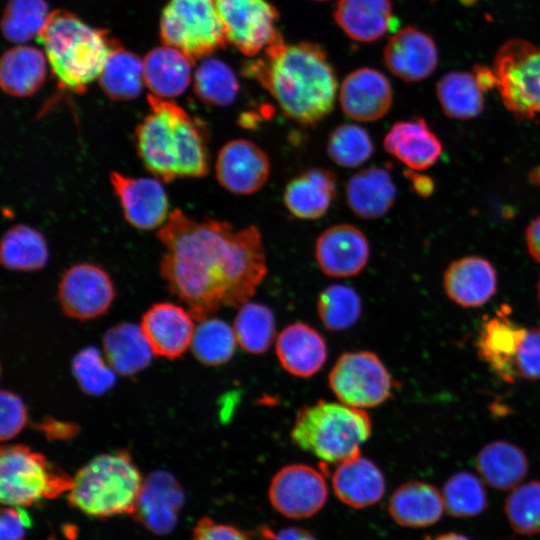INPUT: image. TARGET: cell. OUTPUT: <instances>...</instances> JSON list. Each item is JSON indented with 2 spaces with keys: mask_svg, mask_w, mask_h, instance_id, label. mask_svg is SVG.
<instances>
[{
  "mask_svg": "<svg viewBox=\"0 0 540 540\" xmlns=\"http://www.w3.org/2000/svg\"><path fill=\"white\" fill-rule=\"evenodd\" d=\"M474 75L483 91L497 87V78L493 69H489L486 66H476L474 69Z\"/></svg>",
  "mask_w": 540,
  "mask_h": 540,
  "instance_id": "db71d44e",
  "label": "cell"
},
{
  "mask_svg": "<svg viewBox=\"0 0 540 540\" xmlns=\"http://www.w3.org/2000/svg\"><path fill=\"white\" fill-rule=\"evenodd\" d=\"M387 153L409 169L423 171L433 166L442 154V143L423 118L394 123L386 133Z\"/></svg>",
  "mask_w": 540,
  "mask_h": 540,
  "instance_id": "603a6c76",
  "label": "cell"
},
{
  "mask_svg": "<svg viewBox=\"0 0 540 540\" xmlns=\"http://www.w3.org/2000/svg\"><path fill=\"white\" fill-rule=\"evenodd\" d=\"M328 486L321 471L306 464L282 467L272 478L268 498L272 507L290 519L309 518L326 503Z\"/></svg>",
  "mask_w": 540,
  "mask_h": 540,
  "instance_id": "7c38bea8",
  "label": "cell"
},
{
  "mask_svg": "<svg viewBox=\"0 0 540 540\" xmlns=\"http://www.w3.org/2000/svg\"><path fill=\"white\" fill-rule=\"evenodd\" d=\"M102 91L112 100L128 101L141 93L144 62L117 42L109 53L98 77Z\"/></svg>",
  "mask_w": 540,
  "mask_h": 540,
  "instance_id": "836d02e7",
  "label": "cell"
},
{
  "mask_svg": "<svg viewBox=\"0 0 540 540\" xmlns=\"http://www.w3.org/2000/svg\"><path fill=\"white\" fill-rule=\"evenodd\" d=\"M343 113L358 122H374L384 117L393 102V90L387 77L372 68L349 73L339 88Z\"/></svg>",
  "mask_w": 540,
  "mask_h": 540,
  "instance_id": "d6986e66",
  "label": "cell"
},
{
  "mask_svg": "<svg viewBox=\"0 0 540 540\" xmlns=\"http://www.w3.org/2000/svg\"><path fill=\"white\" fill-rule=\"evenodd\" d=\"M406 177L410 180L414 191L422 197L429 196L433 191L432 179L419 174L415 170H408L405 172Z\"/></svg>",
  "mask_w": 540,
  "mask_h": 540,
  "instance_id": "f5cc1de1",
  "label": "cell"
},
{
  "mask_svg": "<svg viewBox=\"0 0 540 540\" xmlns=\"http://www.w3.org/2000/svg\"><path fill=\"white\" fill-rule=\"evenodd\" d=\"M433 540H470L467 536L456 533V532H447L438 535Z\"/></svg>",
  "mask_w": 540,
  "mask_h": 540,
  "instance_id": "9f6ffc18",
  "label": "cell"
},
{
  "mask_svg": "<svg viewBox=\"0 0 540 540\" xmlns=\"http://www.w3.org/2000/svg\"><path fill=\"white\" fill-rule=\"evenodd\" d=\"M73 486V477L44 455L15 444L1 448L0 499L3 505L26 507L53 499Z\"/></svg>",
  "mask_w": 540,
  "mask_h": 540,
  "instance_id": "52a82bcc",
  "label": "cell"
},
{
  "mask_svg": "<svg viewBox=\"0 0 540 540\" xmlns=\"http://www.w3.org/2000/svg\"><path fill=\"white\" fill-rule=\"evenodd\" d=\"M316 1H327V0H316Z\"/></svg>",
  "mask_w": 540,
  "mask_h": 540,
  "instance_id": "680465c9",
  "label": "cell"
},
{
  "mask_svg": "<svg viewBox=\"0 0 540 540\" xmlns=\"http://www.w3.org/2000/svg\"><path fill=\"white\" fill-rule=\"evenodd\" d=\"M332 488L342 503L363 509L381 500L386 482L379 467L359 455L338 464L332 475Z\"/></svg>",
  "mask_w": 540,
  "mask_h": 540,
  "instance_id": "484cf974",
  "label": "cell"
},
{
  "mask_svg": "<svg viewBox=\"0 0 540 540\" xmlns=\"http://www.w3.org/2000/svg\"><path fill=\"white\" fill-rule=\"evenodd\" d=\"M143 481L128 452L104 453L77 471L67 498L71 506L92 517L131 515Z\"/></svg>",
  "mask_w": 540,
  "mask_h": 540,
  "instance_id": "8992f818",
  "label": "cell"
},
{
  "mask_svg": "<svg viewBox=\"0 0 540 540\" xmlns=\"http://www.w3.org/2000/svg\"><path fill=\"white\" fill-rule=\"evenodd\" d=\"M396 185L382 167H369L354 173L345 187L346 203L359 218L374 220L386 215L396 199Z\"/></svg>",
  "mask_w": 540,
  "mask_h": 540,
  "instance_id": "4316f807",
  "label": "cell"
},
{
  "mask_svg": "<svg viewBox=\"0 0 540 540\" xmlns=\"http://www.w3.org/2000/svg\"><path fill=\"white\" fill-rule=\"evenodd\" d=\"M72 372L80 388L87 394L100 395L115 383L116 372L93 347L81 350L72 361Z\"/></svg>",
  "mask_w": 540,
  "mask_h": 540,
  "instance_id": "f6af8a7d",
  "label": "cell"
},
{
  "mask_svg": "<svg viewBox=\"0 0 540 540\" xmlns=\"http://www.w3.org/2000/svg\"><path fill=\"white\" fill-rule=\"evenodd\" d=\"M498 277L490 261L466 256L453 261L443 274L448 298L463 308L481 307L497 292Z\"/></svg>",
  "mask_w": 540,
  "mask_h": 540,
  "instance_id": "7402d4cb",
  "label": "cell"
},
{
  "mask_svg": "<svg viewBox=\"0 0 540 540\" xmlns=\"http://www.w3.org/2000/svg\"><path fill=\"white\" fill-rule=\"evenodd\" d=\"M233 329L240 347L252 354L265 353L275 337V316L266 305L245 302L234 319Z\"/></svg>",
  "mask_w": 540,
  "mask_h": 540,
  "instance_id": "8d00e7d4",
  "label": "cell"
},
{
  "mask_svg": "<svg viewBox=\"0 0 540 540\" xmlns=\"http://www.w3.org/2000/svg\"><path fill=\"white\" fill-rule=\"evenodd\" d=\"M160 37L193 61L228 43L214 0H170L161 14Z\"/></svg>",
  "mask_w": 540,
  "mask_h": 540,
  "instance_id": "ba28073f",
  "label": "cell"
},
{
  "mask_svg": "<svg viewBox=\"0 0 540 540\" xmlns=\"http://www.w3.org/2000/svg\"><path fill=\"white\" fill-rule=\"evenodd\" d=\"M537 295H538V301H539V305H540V277H539L538 284H537Z\"/></svg>",
  "mask_w": 540,
  "mask_h": 540,
  "instance_id": "6f0895ef",
  "label": "cell"
},
{
  "mask_svg": "<svg viewBox=\"0 0 540 540\" xmlns=\"http://www.w3.org/2000/svg\"><path fill=\"white\" fill-rule=\"evenodd\" d=\"M518 377L540 380V327L527 330L515 362Z\"/></svg>",
  "mask_w": 540,
  "mask_h": 540,
  "instance_id": "7dc6e473",
  "label": "cell"
},
{
  "mask_svg": "<svg viewBox=\"0 0 540 540\" xmlns=\"http://www.w3.org/2000/svg\"><path fill=\"white\" fill-rule=\"evenodd\" d=\"M483 90L474 73L449 72L437 82L436 95L445 115L456 120H470L484 109Z\"/></svg>",
  "mask_w": 540,
  "mask_h": 540,
  "instance_id": "d590c367",
  "label": "cell"
},
{
  "mask_svg": "<svg viewBox=\"0 0 540 540\" xmlns=\"http://www.w3.org/2000/svg\"><path fill=\"white\" fill-rule=\"evenodd\" d=\"M264 53V57L244 64L243 74L257 80L287 118L314 125L333 110L338 81L320 45L281 41Z\"/></svg>",
  "mask_w": 540,
  "mask_h": 540,
  "instance_id": "7a4b0ae2",
  "label": "cell"
},
{
  "mask_svg": "<svg viewBox=\"0 0 540 540\" xmlns=\"http://www.w3.org/2000/svg\"><path fill=\"white\" fill-rule=\"evenodd\" d=\"M275 351L282 368L300 378L315 375L327 359V346L323 336L302 322L292 323L280 332Z\"/></svg>",
  "mask_w": 540,
  "mask_h": 540,
  "instance_id": "d4e9b609",
  "label": "cell"
},
{
  "mask_svg": "<svg viewBox=\"0 0 540 540\" xmlns=\"http://www.w3.org/2000/svg\"><path fill=\"white\" fill-rule=\"evenodd\" d=\"M29 526V516L22 507L7 506L2 509L1 540H23Z\"/></svg>",
  "mask_w": 540,
  "mask_h": 540,
  "instance_id": "681fc988",
  "label": "cell"
},
{
  "mask_svg": "<svg viewBox=\"0 0 540 540\" xmlns=\"http://www.w3.org/2000/svg\"><path fill=\"white\" fill-rule=\"evenodd\" d=\"M383 59L388 70L406 82L428 78L438 65L434 39L422 30L407 26L387 42Z\"/></svg>",
  "mask_w": 540,
  "mask_h": 540,
  "instance_id": "ffe728a7",
  "label": "cell"
},
{
  "mask_svg": "<svg viewBox=\"0 0 540 540\" xmlns=\"http://www.w3.org/2000/svg\"><path fill=\"white\" fill-rule=\"evenodd\" d=\"M374 143L369 132L360 125L345 123L328 136L327 154L338 166L357 168L373 154Z\"/></svg>",
  "mask_w": 540,
  "mask_h": 540,
  "instance_id": "b9f144b4",
  "label": "cell"
},
{
  "mask_svg": "<svg viewBox=\"0 0 540 540\" xmlns=\"http://www.w3.org/2000/svg\"><path fill=\"white\" fill-rule=\"evenodd\" d=\"M337 193L336 175L325 168H309L290 179L283 190V204L302 220L321 218L329 210Z\"/></svg>",
  "mask_w": 540,
  "mask_h": 540,
  "instance_id": "cb8c5ba5",
  "label": "cell"
},
{
  "mask_svg": "<svg viewBox=\"0 0 540 540\" xmlns=\"http://www.w3.org/2000/svg\"><path fill=\"white\" fill-rule=\"evenodd\" d=\"M475 467L490 487L513 490L522 483L529 469L526 453L517 445L497 440L486 444L476 455Z\"/></svg>",
  "mask_w": 540,
  "mask_h": 540,
  "instance_id": "f1b7e54d",
  "label": "cell"
},
{
  "mask_svg": "<svg viewBox=\"0 0 540 540\" xmlns=\"http://www.w3.org/2000/svg\"><path fill=\"white\" fill-rule=\"evenodd\" d=\"M49 258V249L43 234L26 225L11 226L2 236L0 261L2 266L15 271L42 269Z\"/></svg>",
  "mask_w": 540,
  "mask_h": 540,
  "instance_id": "e575fe53",
  "label": "cell"
},
{
  "mask_svg": "<svg viewBox=\"0 0 540 540\" xmlns=\"http://www.w3.org/2000/svg\"><path fill=\"white\" fill-rule=\"evenodd\" d=\"M315 260L321 271L333 278L358 275L370 257V244L365 233L349 223L335 224L316 239Z\"/></svg>",
  "mask_w": 540,
  "mask_h": 540,
  "instance_id": "9a60e30c",
  "label": "cell"
},
{
  "mask_svg": "<svg viewBox=\"0 0 540 540\" xmlns=\"http://www.w3.org/2000/svg\"><path fill=\"white\" fill-rule=\"evenodd\" d=\"M236 344L233 327L221 319L205 318L195 328L191 347L198 361L218 366L232 358Z\"/></svg>",
  "mask_w": 540,
  "mask_h": 540,
  "instance_id": "ab89813d",
  "label": "cell"
},
{
  "mask_svg": "<svg viewBox=\"0 0 540 540\" xmlns=\"http://www.w3.org/2000/svg\"><path fill=\"white\" fill-rule=\"evenodd\" d=\"M143 62L144 83L154 96L177 97L191 82L194 61L175 48L156 47L148 52Z\"/></svg>",
  "mask_w": 540,
  "mask_h": 540,
  "instance_id": "f546056e",
  "label": "cell"
},
{
  "mask_svg": "<svg viewBox=\"0 0 540 540\" xmlns=\"http://www.w3.org/2000/svg\"><path fill=\"white\" fill-rule=\"evenodd\" d=\"M493 71L504 106L516 118L540 114V49L522 39L504 43L494 59Z\"/></svg>",
  "mask_w": 540,
  "mask_h": 540,
  "instance_id": "9c48e42d",
  "label": "cell"
},
{
  "mask_svg": "<svg viewBox=\"0 0 540 540\" xmlns=\"http://www.w3.org/2000/svg\"><path fill=\"white\" fill-rule=\"evenodd\" d=\"M510 310L503 305L495 316L485 320L476 339L477 353L499 379L513 383L518 377L516 356L527 328L513 321Z\"/></svg>",
  "mask_w": 540,
  "mask_h": 540,
  "instance_id": "e0dca14e",
  "label": "cell"
},
{
  "mask_svg": "<svg viewBox=\"0 0 540 540\" xmlns=\"http://www.w3.org/2000/svg\"><path fill=\"white\" fill-rule=\"evenodd\" d=\"M150 112L135 129L137 154L157 179L200 178L209 172V135L202 121L170 99L147 97Z\"/></svg>",
  "mask_w": 540,
  "mask_h": 540,
  "instance_id": "3957f363",
  "label": "cell"
},
{
  "mask_svg": "<svg viewBox=\"0 0 540 540\" xmlns=\"http://www.w3.org/2000/svg\"><path fill=\"white\" fill-rule=\"evenodd\" d=\"M37 40L58 84L76 93L99 77L117 43L66 10L50 12Z\"/></svg>",
  "mask_w": 540,
  "mask_h": 540,
  "instance_id": "277c9868",
  "label": "cell"
},
{
  "mask_svg": "<svg viewBox=\"0 0 540 540\" xmlns=\"http://www.w3.org/2000/svg\"><path fill=\"white\" fill-rule=\"evenodd\" d=\"M191 540H251L243 530L228 524L215 522L210 517H203L195 524Z\"/></svg>",
  "mask_w": 540,
  "mask_h": 540,
  "instance_id": "c3c4849f",
  "label": "cell"
},
{
  "mask_svg": "<svg viewBox=\"0 0 540 540\" xmlns=\"http://www.w3.org/2000/svg\"><path fill=\"white\" fill-rule=\"evenodd\" d=\"M43 428L45 433L49 437L53 438H68L73 436L75 433V429L73 425L65 424L61 422L51 421L48 422V420L43 424Z\"/></svg>",
  "mask_w": 540,
  "mask_h": 540,
  "instance_id": "11a10c76",
  "label": "cell"
},
{
  "mask_svg": "<svg viewBox=\"0 0 540 540\" xmlns=\"http://www.w3.org/2000/svg\"><path fill=\"white\" fill-rule=\"evenodd\" d=\"M371 434L372 421L364 409L318 400L299 409L290 436L321 461L339 464L361 455Z\"/></svg>",
  "mask_w": 540,
  "mask_h": 540,
  "instance_id": "5b68a950",
  "label": "cell"
},
{
  "mask_svg": "<svg viewBox=\"0 0 540 540\" xmlns=\"http://www.w3.org/2000/svg\"><path fill=\"white\" fill-rule=\"evenodd\" d=\"M46 60L45 53L36 47L19 45L7 50L0 64L2 90L14 97L36 93L46 78Z\"/></svg>",
  "mask_w": 540,
  "mask_h": 540,
  "instance_id": "1f68e13d",
  "label": "cell"
},
{
  "mask_svg": "<svg viewBox=\"0 0 540 540\" xmlns=\"http://www.w3.org/2000/svg\"><path fill=\"white\" fill-rule=\"evenodd\" d=\"M525 241L530 256L540 263V215L534 218L527 226Z\"/></svg>",
  "mask_w": 540,
  "mask_h": 540,
  "instance_id": "816d5d0a",
  "label": "cell"
},
{
  "mask_svg": "<svg viewBox=\"0 0 540 540\" xmlns=\"http://www.w3.org/2000/svg\"><path fill=\"white\" fill-rule=\"evenodd\" d=\"M184 503V492L176 478L166 471H155L143 481L131 516L149 531L165 535L178 520Z\"/></svg>",
  "mask_w": 540,
  "mask_h": 540,
  "instance_id": "ac0fdd59",
  "label": "cell"
},
{
  "mask_svg": "<svg viewBox=\"0 0 540 540\" xmlns=\"http://www.w3.org/2000/svg\"><path fill=\"white\" fill-rule=\"evenodd\" d=\"M57 295L67 316L89 320L108 310L115 297V288L103 268L92 263H79L63 273Z\"/></svg>",
  "mask_w": 540,
  "mask_h": 540,
  "instance_id": "4fadbf2b",
  "label": "cell"
},
{
  "mask_svg": "<svg viewBox=\"0 0 540 540\" xmlns=\"http://www.w3.org/2000/svg\"><path fill=\"white\" fill-rule=\"evenodd\" d=\"M196 96L206 105L227 107L237 98L239 82L223 61L206 58L196 69L193 80Z\"/></svg>",
  "mask_w": 540,
  "mask_h": 540,
  "instance_id": "74e56055",
  "label": "cell"
},
{
  "mask_svg": "<svg viewBox=\"0 0 540 540\" xmlns=\"http://www.w3.org/2000/svg\"><path fill=\"white\" fill-rule=\"evenodd\" d=\"M103 352L112 369L122 376L146 368L154 354L140 325L132 323L111 327L103 337Z\"/></svg>",
  "mask_w": 540,
  "mask_h": 540,
  "instance_id": "d6a6232c",
  "label": "cell"
},
{
  "mask_svg": "<svg viewBox=\"0 0 540 540\" xmlns=\"http://www.w3.org/2000/svg\"><path fill=\"white\" fill-rule=\"evenodd\" d=\"M317 312L328 330H345L353 326L360 318L361 298L356 290L348 285L332 284L319 294Z\"/></svg>",
  "mask_w": 540,
  "mask_h": 540,
  "instance_id": "60d3db41",
  "label": "cell"
},
{
  "mask_svg": "<svg viewBox=\"0 0 540 540\" xmlns=\"http://www.w3.org/2000/svg\"><path fill=\"white\" fill-rule=\"evenodd\" d=\"M111 186L126 221L139 230H151L168 219L169 200L157 178L130 177L112 171Z\"/></svg>",
  "mask_w": 540,
  "mask_h": 540,
  "instance_id": "2e32d148",
  "label": "cell"
},
{
  "mask_svg": "<svg viewBox=\"0 0 540 540\" xmlns=\"http://www.w3.org/2000/svg\"><path fill=\"white\" fill-rule=\"evenodd\" d=\"M388 512L398 525L426 528L436 524L445 512L442 493L423 481H409L391 495Z\"/></svg>",
  "mask_w": 540,
  "mask_h": 540,
  "instance_id": "83f0119b",
  "label": "cell"
},
{
  "mask_svg": "<svg viewBox=\"0 0 540 540\" xmlns=\"http://www.w3.org/2000/svg\"><path fill=\"white\" fill-rule=\"evenodd\" d=\"M328 384L340 402L359 409L383 404L395 389L387 367L371 351L343 353L329 372Z\"/></svg>",
  "mask_w": 540,
  "mask_h": 540,
  "instance_id": "30bf717a",
  "label": "cell"
},
{
  "mask_svg": "<svg viewBox=\"0 0 540 540\" xmlns=\"http://www.w3.org/2000/svg\"><path fill=\"white\" fill-rule=\"evenodd\" d=\"M445 512L456 518H471L488 506L484 483L477 475L460 471L450 476L442 489Z\"/></svg>",
  "mask_w": 540,
  "mask_h": 540,
  "instance_id": "f35d334b",
  "label": "cell"
},
{
  "mask_svg": "<svg viewBox=\"0 0 540 540\" xmlns=\"http://www.w3.org/2000/svg\"><path fill=\"white\" fill-rule=\"evenodd\" d=\"M140 327L155 355L180 357L191 346L195 327L191 313L169 302L152 305L142 316Z\"/></svg>",
  "mask_w": 540,
  "mask_h": 540,
  "instance_id": "44dd1931",
  "label": "cell"
},
{
  "mask_svg": "<svg viewBox=\"0 0 540 540\" xmlns=\"http://www.w3.org/2000/svg\"><path fill=\"white\" fill-rule=\"evenodd\" d=\"M227 41L254 57L283 40L276 26L277 9L267 0H214Z\"/></svg>",
  "mask_w": 540,
  "mask_h": 540,
  "instance_id": "8fae6325",
  "label": "cell"
},
{
  "mask_svg": "<svg viewBox=\"0 0 540 540\" xmlns=\"http://www.w3.org/2000/svg\"><path fill=\"white\" fill-rule=\"evenodd\" d=\"M0 405V438L6 441L23 429L27 422V410L22 399L9 390L1 391Z\"/></svg>",
  "mask_w": 540,
  "mask_h": 540,
  "instance_id": "bcb514c9",
  "label": "cell"
},
{
  "mask_svg": "<svg viewBox=\"0 0 540 540\" xmlns=\"http://www.w3.org/2000/svg\"><path fill=\"white\" fill-rule=\"evenodd\" d=\"M504 513L518 534H540V481L521 483L511 490L504 503Z\"/></svg>",
  "mask_w": 540,
  "mask_h": 540,
  "instance_id": "ee69618b",
  "label": "cell"
},
{
  "mask_svg": "<svg viewBox=\"0 0 540 540\" xmlns=\"http://www.w3.org/2000/svg\"><path fill=\"white\" fill-rule=\"evenodd\" d=\"M270 160L266 152L248 139H233L218 152L215 174L227 191L250 195L260 191L270 176Z\"/></svg>",
  "mask_w": 540,
  "mask_h": 540,
  "instance_id": "5bb4252c",
  "label": "cell"
},
{
  "mask_svg": "<svg viewBox=\"0 0 540 540\" xmlns=\"http://www.w3.org/2000/svg\"><path fill=\"white\" fill-rule=\"evenodd\" d=\"M45 0H9L4 11L2 31L14 43H24L37 36L49 16Z\"/></svg>",
  "mask_w": 540,
  "mask_h": 540,
  "instance_id": "7bdbcfd3",
  "label": "cell"
},
{
  "mask_svg": "<svg viewBox=\"0 0 540 540\" xmlns=\"http://www.w3.org/2000/svg\"><path fill=\"white\" fill-rule=\"evenodd\" d=\"M266 540H318L309 530L301 527H284L277 531L262 529Z\"/></svg>",
  "mask_w": 540,
  "mask_h": 540,
  "instance_id": "f907efd6",
  "label": "cell"
},
{
  "mask_svg": "<svg viewBox=\"0 0 540 540\" xmlns=\"http://www.w3.org/2000/svg\"><path fill=\"white\" fill-rule=\"evenodd\" d=\"M333 16L344 33L358 42L380 39L393 24L390 0H338Z\"/></svg>",
  "mask_w": 540,
  "mask_h": 540,
  "instance_id": "4dcf8cb0",
  "label": "cell"
},
{
  "mask_svg": "<svg viewBox=\"0 0 540 540\" xmlns=\"http://www.w3.org/2000/svg\"><path fill=\"white\" fill-rule=\"evenodd\" d=\"M157 236L164 246L160 274L196 320L222 307L241 306L267 274L262 236L254 225L236 229L175 209Z\"/></svg>",
  "mask_w": 540,
  "mask_h": 540,
  "instance_id": "6da1fadb",
  "label": "cell"
}]
</instances>
